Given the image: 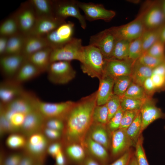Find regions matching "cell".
<instances>
[{
    "mask_svg": "<svg viewBox=\"0 0 165 165\" xmlns=\"http://www.w3.org/2000/svg\"><path fill=\"white\" fill-rule=\"evenodd\" d=\"M99 80V85L97 91V105L106 104L113 94L114 79L104 74Z\"/></svg>",
    "mask_w": 165,
    "mask_h": 165,
    "instance_id": "obj_22",
    "label": "cell"
},
{
    "mask_svg": "<svg viewBox=\"0 0 165 165\" xmlns=\"http://www.w3.org/2000/svg\"><path fill=\"white\" fill-rule=\"evenodd\" d=\"M143 53L141 36L131 41L129 47L128 59L137 61Z\"/></svg>",
    "mask_w": 165,
    "mask_h": 165,
    "instance_id": "obj_38",
    "label": "cell"
},
{
    "mask_svg": "<svg viewBox=\"0 0 165 165\" xmlns=\"http://www.w3.org/2000/svg\"><path fill=\"white\" fill-rule=\"evenodd\" d=\"M129 165H138L134 154H133L132 156Z\"/></svg>",
    "mask_w": 165,
    "mask_h": 165,
    "instance_id": "obj_60",
    "label": "cell"
},
{
    "mask_svg": "<svg viewBox=\"0 0 165 165\" xmlns=\"http://www.w3.org/2000/svg\"><path fill=\"white\" fill-rule=\"evenodd\" d=\"M152 70L140 64L137 60L134 64L130 75L133 82L142 86L145 80L150 77Z\"/></svg>",
    "mask_w": 165,
    "mask_h": 165,
    "instance_id": "obj_28",
    "label": "cell"
},
{
    "mask_svg": "<svg viewBox=\"0 0 165 165\" xmlns=\"http://www.w3.org/2000/svg\"><path fill=\"white\" fill-rule=\"evenodd\" d=\"M83 145L87 155L93 158L101 165L108 164L109 157L107 150L103 145L86 135Z\"/></svg>",
    "mask_w": 165,
    "mask_h": 165,
    "instance_id": "obj_20",
    "label": "cell"
},
{
    "mask_svg": "<svg viewBox=\"0 0 165 165\" xmlns=\"http://www.w3.org/2000/svg\"><path fill=\"white\" fill-rule=\"evenodd\" d=\"M97 91L75 103L64 120L61 141L63 146L72 143L83 144L93 123L94 109L97 105Z\"/></svg>",
    "mask_w": 165,
    "mask_h": 165,
    "instance_id": "obj_1",
    "label": "cell"
},
{
    "mask_svg": "<svg viewBox=\"0 0 165 165\" xmlns=\"http://www.w3.org/2000/svg\"><path fill=\"white\" fill-rule=\"evenodd\" d=\"M38 18L55 16L53 0H30Z\"/></svg>",
    "mask_w": 165,
    "mask_h": 165,
    "instance_id": "obj_29",
    "label": "cell"
},
{
    "mask_svg": "<svg viewBox=\"0 0 165 165\" xmlns=\"http://www.w3.org/2000/svg\"><path fill=\"white\" fill-rule=\"evenodd\" d=\"M124 112L120 107L117 112L107 123L106 127L110 134L119 129Z\"/></svg>",
    "mask_w": 165,
    "mask_h": 165,
    "instance_id": "obj_44",
    "label": "cell"
},
{
    "mask_svg": "<svg viewBox=\"0 0 165 165\" xmlns=\"http://www.w3.org/2000/svg\"><path fill=\"white\" fill-rule=\"evenodd\" d=\"M42 132L50 141L53 142L61 140L62 134V131L44 127Z\"/></svg>",
    "mask_w": 165,
    "mask_h": 165,
    "instance_id": "obj_48",
    "label": "cell"
},
{
    "mask_svg": "<svg viewBox=\"0 0 165 165\" xmlns=\"http://www.w3.org/2000/svg\"><path fill=\"white\" fill-rule=\"evenodd\" d=\"M36 165H43V163L40 162H38L36 164Z\"/></svg>",
    "mask_w": 165,
    "mask_h": 165,
    "instance_id": "obj_62",
    "label": "cell"
},
{
    "mask_svg": "<svg viewBox=\"0 0 165 165\" xmlns=\"http://www.w3.org/2000/svg\"><path fill=\"white\" fill-rule=\"evenodd\" d=\"M106 60L98 48L89 45L83 46L81 68L89 76L99 79L104 74Z\"/></svg>",
    "mask_w": 165,
    "mask_h": 165,
    "instance_id": "obj_2",
    "label": "cell"
},
{
    "mask_svg": "<svg viewBox=\"0 0 165 165\" xmlns=\"http://www.w3.org/2000/svg\"><path fill=\"white\" fill-rule=\"evenodd\" d=\"M50 143L42 131L33 134L27 138L24 153L43 163Z\"/></svg>",
    "mask_w": 165,
    "mask_h": 165,
    "instance_id": "obj_9",
    "label": "cell"
},
{
    "mask_svg": "<svg viewBox=\"0 0 165 165\" xmlns=\"http://www.w3.org/2000/svg\"><path fill=\"white\" fill-rule=\"evenodd\" d=\"M78 5L83 12L86 20L89 21L101 20L109 22L116 14L114 11L106 9L102 4L78 1Z\"/></svg>",
    "mask_w": 165,
    "mask_h": 165,
    "instance_id": "obj_12",
    "label": "cell"
},
{
    "mask_svg": "<svg viewBox=\"0 0 165 165\" xmlns=\"http://www.w3.org/2000/svg\"><path fill=\"white\" fill-rule=\"evenodd\" d=\"M150 77L156 89L161 88L165 85V76L152 73Z\"/></svg>",
    "mask_w": 165,
    "mask_h": 165,
    "instance_id": "obj_52",
    "label": "cell"
},
{
    "mask_svg": "<svg viewBox=\"0 0 165 165\" xmlns=\"http://www.w3.org/2000/svg\"><path fill=\"white\" fill-rule=\"evenodd\" d=\"M13 15L17 23L20 32L24 35H29L38 17L29 1L21 3Z\"/></svg>",
    "mask_w": 165,
    "mask_h": 165,
    "instance_id": "obj_6",
    "label": "cell"
},
{
    "mask_svg": "<svg viewBox=\"0 0 165 165\" xmlns=\"http://www.w3.org/2000/svg\"><path fill=\"white\" fill-rule=\"evenodd\" d=\"M83 47L82 40L74 37L64 45L53 49L50 56V63L60 61H71L73 60L81 62L83 57Z\"/></svg>",
    "mask_w": 165,
    "mask_h": 165,
    "instance_id": "obj_3",
    "label": "cell"
},
{
    "mask_svg": "<svg viewBox=\"0 0 165 165\" xmlns=\"http://www.w3.org/2000/svg\"><path fill=\"white\" fill-rule=\"evenodd\" d=\"M37 162L33 157L24 153L19 165H36Z\"/></svg>",
    "mask_w": 165,
    "mask_h": 165,
    "instance_id": "obj_54",
    "label": "cell"
},
{
    "mask_svg": "<svg viewBox=\"0 0 165 165\" xmlns=\"http://www.w3.org/2000/svg\"><path fill=\"white\" fill-rule=\"evenodd\" d=\"M143 138L141 134L135 145L136 150L134 155L138 165H149L143 147Z\"/></svg>",
    "mask_w": 165,
    "mask_h": 165,
    "instance_id": "obj_42",
    "label": "cell"
},
{
    "mask_svg": "<svg viewBox=\"0 0 165 165\" xmlns=\"http://www.w3.org/2000/svg\"><path fill=\"white\" fill-rule=\"evenodd\" d=\"M111 135V156L113 158L117 157L133 145H135L128 136L126 129H119L112 132Z\"/></svg>",
    "mask_w": 165,
    "mask_h": 165,
    "instance_id": "obj_15",
    "label": "cell"
},
{
    "mask_svg": "<svg viewBox=\"0 0 165 165\" xmlns=\"http://www.w3.org/2000/svg\"><path fill=\"white\" fill-rule=\"evenodd\" d=\"M53 49L48 47L31 55L27 60L42 72H46L50 63V58Z\"/></svg>",
    "mask_w": 165,
    "mask_h": 165,
    "instance_id": "obj_26",
    "label": "cell"
},
{
    "mask_svg": "<svg viewBox=\"0 0 165 165\" xmlns=\"http://www.w3.org/2000/svg\"><path fill=\"white\" fill-rule=\"evenodd\" d=\"M146 10V8H144L135 19L127 24L111 27L117 40L130 42L142 36L145 30L143 18Z\"/></svg>",
    "mask_w": 165,
    "mask_h": 165,
    "instance_id": "obj_5",
    "label": "cell"
},
{
    "mask_svg": "<svg viewBox=\"0 0 165 165\" xmlns=\"http://www.w3.org/2000/svg\"><path fill=\"white\" fill-rule=\"evenodd\" d=\"M130 42L123 39L117 40L109 59H128L129 47Z\"/></svg>",
    "mask_w": 165,
    "mask_h": 165,
    "instance_id": "obj_32",
    "label": "cell"
},
{
    "mask_svg": "<svg viewBox=\"0 0 165 165\" xmlns=\"http://www.w3.org/2000/svg\"><path fill=\"white\" fill-rule=\"evenodd\" d=\"M120 107L124 112L127 111L140 110L143 103L146 99L140 100L124 96L120 97Z\"/></svg>",
    "mask_w": 165,
    "mask_h": 165,
    "instance_id": "obj_37",
    "label": "cell"
},
{
    "mask_svg": "<svg viewBox=\"0 0 165 165\" xmlns=\"http://www.w3.org/2000/svg\"><path fill=\"white\" fill-rule=\"evenodd\" d=\"M142 119L140 110L138 113L135 119L126 129L127 133L130 138L136 145L141 134Z\"/></svg>",
    "mask_w": 165,
    "mask_h": 165,
    "instance_id": "obj_35",
    "label": "cell"
},
{
    "mask_svg": "<svg viewBox=\"0 0 165 165\" xmlns=\"http://www.w3.org/2000/svg\"><path fill=\"white\" fill-rule=\"evenodd\" d=\"M54 159H55L54 165H68V164L63 149L58 152Z\"/></svg>",
    "mask_w": 165,
    "mask_h": 165,
    "instance_id": "obj_53",
    "label": "cell"
},
{
    "mask_svg": "<svg viewBox=\"0 0 165 165\" xmlns=\"http://www.w3.org/2000/svg\"><path fill=\"white\" fill-rule=\"evenodd\" d=\"M42 73L36 67L27 59L13 79L22 85L23 83L38 77Z\"/></svg>",
    "mask_w": 165,
    "mask_h": 165,
    "instance_id": "obj_27",
    "label": "cell"
},
{
    "mask_svg": "<svg viewBox=\"0 0 165 165\" xmlns=\"http://www.w3.org/2000/svg\"><path fill=\"white\" fill-rule=\"evenodd\" d=\"M162 24L156 28L145 30L141 36L143 53L146 52L154 43L159 39Z\"/></svg>",
    "mask_w": 165,
    "mask_h": 165,
    "instance_id": "obj_31",
    "label": "cell"
},
{
    "mask_svg": "<svg viewBox=\"0 0 165 165\" xmlns=\"http://www.w3.org/2000/svg\"><path fill=\"white\" fill-rule=\"evenodd\" d=\"M74 24L71 21L63 23L46 35L45 37L49 46L53 49L60 47L74 37Z\"/></svg>",
    "mask_w": 165,
    "mask_h": 165,
    "instance_id": "obj_11",
    "label": "cell"
},
{
    "mask_svg": "<svg viewBox=\"0 0 165 165\" xmlns=\"http://www.w3.org/2000/svg\"><path fill=\"white\" fill-rule=\"evenodd\" d=\"M75 102L70 101L58 103L43 101L37 98V109L46 119L57 118L64 120Z\"/></svg>",
    "mask_w": 165,
    "mask_h": 165,
    "instance_id": "obj_7",
    "label": "cell"
},
{
    "mask_svg": "<svg viewBox=\"0 0 165 165\" xmlns=\"http://www.w3.org/2000/svg\"><path fill=\"white\" fill-rule=\"evenodd\" d=\"M143 87L148 95L150 94L153 92L156 89L151 77L148 78L145 80L143 83Z\"/></svg>",
    "mask_w": 165,
    "mask_h": 165,
    "instance_id": "obj_55",
    "label": "cell"
},
{
    "mask_svg": "<svg viewBox=\"0 0 165 165\" xmlns=\"http://www.w3.org/2000/svg\"><path fill=\"white\" fill-rule=\"evenodd\" d=\"M160 6L164 17V23H165V0L162 2Z\"/></svg>",
    "mask_w": 165,
    "mask_h": 165,
    "instance_id": "obj_61",
    "label": "cell"
},
{
    "mask_svg": "<svg viewBox=\"0 0 165 165\" xmlns=\"http://www.w3.org/2000/svg\"><path fill=\"white\" fill-rule=\"evenodd\" d=\"M133 155L132 152L128 151L111 163H108L105 165H129Z\"/></svg>",
    "mask_w": 165,
    "mask_h": 165,
    "instance_id": "obj_49",
    "label": "cell"
},
{
    "mask_svg": "<svg viewBox=\"0 0 165 165\" xmlns=\"http://www.w3.org/2000/svg\"><path fill=\"white\" fill-rule=\"evenodd\" d=\"M117 40L110 28L91 36L89 45L98 48L106 59H109Z\"/></svg>",
    "mask_w": 165,
    "mask_h": 165,
    "instance_id": "obj_10",
    "label": "cell"
},
{
    "mask_svg": "<svg viewBox=\"0 0 165 165\" xmlns=\"http://www.w3.org/2000/svg\"><path fill=\"white\" fill-rule=\"evenodd\" d=\"M64 153L69 164L72 165H83L87 154L81 144L72 143L63 146Z\"/></svg>",
    "mask_w": 165,
    "mask_h": 165,
    "instance_id": "obj_23",
    "label": "cell"
},
{
    "mask_svg": "<svg viewBox=\"0 0 165 165\" xmlns=\"http://www.w3.org/2000/svg\"><path fill=\"white\" fill-rule=\"evenodd\" d=\"M45 120L37 109L26 116L20 131L27 138L33 134L42 131Z\"/></svg>",
    "mask_w": 165,
    "mask_h": 165,
    "instance_id": "obj_16",
    "label": "cell"
},
{
    "mask_svg": "<svg viewBox=\"0 0 165 165\" xmlns=\"http://www.w3.org/2000/svg\"><path fill=\"white\" fill-rule=\"evenodd\" d=\"M25 91L22 85L13 79H6L0 85V104L6 105L21 95Z\"/></svg>",
    "mask_w": 165,
    "mask_h": 165,
    "instance_id": "obj_18",
    "label": "cell"
},
{
    "mask_svg": "<svg viewBox=\"0 0 165 165\" xmlns=\"http://www.w3.org/2000/svg\"><path fill=\"white\" fill-rule=\"evenodd\" d=\"M146 52L156 58H165V44L159 39L154 43Z\"/></svg>",
    "mask_w": 165,
    "mask_h": 165,
    "instance_id": "obj_43",
    "label": "cell"
},
{
    "mask_svg": "<svg viewBox=\"0 0 165 165\" xmlns=\"http://www.w3.org/2000/svg\"><path fill=\"white\" fill-rule=\"evenodd\" d=\"M63 145L61 141H54L49 145L47 153L54 158L58 152L63 149Z\"/></svg>",
    "mask_w": 165,
    "mask_h": 165,
    "instance_id": "obj_50",
    "label": "cell"
},
{
    "mask_svg": "<svg viewBox=\"0 0 165 165\" xmlns=\"http://www.w3.org/2000/svg\"><path fill=\"white\" fill-rule=\"evenodd\" d=\"M145 29L156 28L164 23L160 4L149 3L143 18Z\"/></svg>",
    "mask_w": 165,
    "mask_h": 165,
    "instance_id": "obj_21",
    "label": "cell"
},
{
    "mask_svg": "<svg viewBox=\"0 0 165 165\" xmlns=\"http://www.w3.org/2000/svg\"><path fill=\"white\" fill-rule=\"evenodd\" d=\"M9 37L0 36V55H4L7 47Z\"/></svg>",
    "mask_w": 165,
    "mask_h": 165,
    "instance_id": "obj_56",
    "label": "cell"
},
{
    "mask_svg": "<svg viewBox=\"0 0 165 165\" xmlns=\"http://www.w3.org/2000/svg\"><path fill=\"white\" fill-rule=\"evenodd\" d=\"M23 154L15 153L10 155L2 163V165H19Z\"/></svg>",
    "mask_w": 165,
    "mask_h": 165,
    "instance_id": "obj_51",
    "label": "cell"
},
{
    "mask_svg": "<svg viewBox=\"0 0 165 165\" xmlns=\"http://www.w3.org/2000/svg\"><path fill=\"white\" fill-rule=\"evenodd\" d=\"M135 62L129 59H106L104 74L114 79L121 76L130 75Z\"/></svg>",
    "mask_w": 165,
    "mask_h": 165,
    "instance_id": "obj_14",
    "label": "cell"
},
{
    "mask_svg": "<svg viewBox=\"0 0 165 165\" xmlns=\"http://www.w3.org/2000/svg\"><path fill=\"white\" fill-rule=\"evenodd\" d=\"M20 32L18 25L13 15L3 21L0 26V36L10 37Z\"/></svg>",
    "mask_w": 165,
    "mask_h": 165,
    "instance_id": "obj_33",
    "label": "cell"
},
{
    "mask_svg": "<svg viewBox=\"0 0 165 165\" xmlns=\"http://www.w3.org/2000/svg\"><path fill=\"white\" fill-rule=\"evenodd\" d=\"M152 73L158 74L165 76V60L152 69Z\"/></svg>",
    "mask_w": 165,
    "mask_h": 165,
    "instance_id": "obj_57",
    "label": "cell"
},
{
    "mask_svg": "<svg viewBox=\"0 0 165 165\" xmlns=\"http://www.w3.org/2000/svg\"><path fill=\"white\" fill-rule=\"evenodd\" d=\"M27 138L22 134L13 133L7 138L6 144L9 148L12 149L24 148Z\"/></svg>",
    "mask_w": 165,
    "mask_h": 165,
    "instance_id": "obj_39",
    "label": "cell"
},
{
    "mask_svg": "<svg viewBox=\"0 0 165 165\" xmlns=\"http://www.w3.org/2000/svg\"><path fill=\"white\" fill-rule=\"evenodd\" d=\"M27 59L22 54L1 56V71L6 79H13Z\"/></svg>",
    "mask_w": 165,
    "mask_h": 165,
    "instance_id": "obj_13",
    "label": "cell"
},
{
    "mask_svg": "<svg viewBox=\"0 0 165 165\" xmlns=\"http://www.w3.org/2000/svg\"><path fill=\"white\" fill-rule=\"evenodd\" d=\"M54 15L65 20L68 17L76 18L82 28L85 29L86 27V19L80 12L78 1L75 0H53Z\"/></svg>",
    "mask_w": 165,
    "mask_h": 165,
    "instance_id": "obj_8",
    "label": "cell"
},
{
    "mask_svg": "<svg viewBox=\"0 0 165 165\" xmlns=\"http://www.w3.org/2000/svg\"><path fill=\"white\" fill-rule=\"evenodd\" d=\"M25 36V35L19 32L9 37L4 55L22 54Z\"/></svg>",
    "mask_w": 165,
    "mask_h": 165,
    "instance_id": "obj_30",
    "label": "cell"
},
{
    "mask_svg": "<svg viewBox=\"0 0 165 165\" xmlns=\"http://www.w3.org/2000/svg\"><path fill=\"white\" fill-rule=\"evenodd\" d=\"M46 72L49 80L58 85L67 84L75 78L76 75L71 61H66L51 63Z\"/></svg>",
    "mask_w": 165,
    "mask_h": 165,
    "instance_id": "obj_4",
    "label": "cell"
},
{
    "mask_svg": "<svg viewBox=\"0 0 165 165\" xmlns=\"http://www.w3.org/2000/svg\"><path fill=\"white\" fill-rule=\"evenodd\" d=\"M165 60V58H156L149 55L146 52L143 53L137 60L140 64L152 70Z\"/></svg>",
    "mask_w": 165,
    "mask_h": 165,
    "instance_id": "obj_41",
    "label": "cell"
},
{
    "mask_svg": "<svg viewBox=\"0 0 165 165\" xmlns=\"http://www.w3.org/2000/svg\"><path fill=\"white\" fill-rule=\"evenodd\" d=\"M44 127L62 132L64 127V120L57 118L46 119Z\"/></svg>",
    "mask_w": 165,
    "mask_h": 165,
    "instance_id": "obj_47",
    "label": "cell"
},
{
    "mask_svg": "<svg viewBox=\"0 0 165 165\" xmlns=\"http://www.w3.org/2000/svg\"><path fill=\"white\" fill-rule=\"evenodd\" d=\"M108 117V112L106 104L96 105L93 112V122L106 125Z\"/></svg>",
    "mask_w": 165,
    "mask_h": 165,
    "instance_id": "obj_40",
    "label": "cell"
},
{
    "mask_svg": "<svg viewBox=\"0 0 165 165\" xmlns=\"http://www.w3.org/2000/svg\"><path fill=\"white\" fill-rule=\"evenodd\" d=\"M159 40L165 44V23L162 26Z\"/></svg>",
    "mask_w": 165,
    "mask_h": 165,
    "instance_id": "obj_59",
    "label": "cell"
},
{
    "mask_svg": "<svg viewBox=\"0 0 165 165\" xmlns=\"http://www.w3.org/2000/svg\"><path fill=\"white\" fill-rule=\"evenodd\" d=\"M106 105L108 112V123L120 107V97L113 94Z\"/></svg>",
    "mask_w": 165,
    "mask_h": 165,
    "instance_id": "obj_45",
    "label": "cell"
},
{
    "mask_svg": "<svg viewBox=\"0 0 165 165\" xmlns=\"http://www.w3.org/2000/svg\"><path fill=\"white\" fill-rule=\"evenodd\" d=\"M109 134L106 125L93 122L86 135L107 150L110 145Z\"/></svg>",
    "mask_w": 165,
    "mask_h": 165,
    "instance_id": "obj_24",
    "label": "cell"
},
{
    "mask_svg": "<svg viewBox=\"0 0 165 165\" xmlns=\"http://www.w3.org/2000/svg\"><path fill=\"white\" fill-rule=\"evenodd\" d=\"M50 47L45 37L25 35L22 54L26 58L42 49Z\"/></svg>",
    "mask_w": 165,
    "mask_h": 165,
    "instance_id": "obj_25",
    "label": "cell"
},
{
    "mask_svg": "<svg viewBox=\"0 0 165 165\" xmlns=\"http://www.w3.org/2000/svg\"><path fill=\"white\" fill-rule=\"evenodd\" d=\"M122 96L140 100L145 99L150 97L142 86L132 82Z\"/></svg>",
    "mask_w": 165,
    "mask_h": 165,
    "instance_id": "obj_36",
    "label": "cell"
},
{
    "mask_svg": "<svg viewBox=\"0 0 165 165\" xmlns=\"http://www.w3.org/2000/svg\"><path fill=\"white\" fill-rule=\"evenodd\" d=\"M66 22L65 20L55 16L38 18L35 26L29 35L45 37Z\"/></svg>",
    "mask_w": 165,
    "mask_h": 165,
    "instance_id": "obj_19",
    "label": "cell"
},
{
    "mask_svg": "<svg viewBox=\"0 0 165 165\" xmlns=\"http://www.w3.org/2000/svg\"><path fill=\"white\" fill-rule=\"evenodd\" d=\"M142 119L141 134L151 123L157 119L165 117L161 109L156 105L150 97L147 98L140 109Z\"/></svg>",
    "mask_w": 165,
    "mask_h": 165,
    "instance_id": "obj_17",
    "label": "cell"
},
{
    "mask_svg": "<svg viewBox=\"0 0 165 165\" xmlns=\"http://www.w3.org/2000/svg\"><path fill=\"white\" fill-rule=\"evenodd\" d=\"M83 165H101L97 161L87 155Z\"/></svg>",
    "mask_w": 165,
    "mask_h": 165,
    "instance_id": "obj_58",
    "label": "cell"
},
{
    "mask_svg": "<svg viewBox=\"0 0 165 165\" xmlns=\"http://www.w3.org/2000/svg\"><path fill=\"white\" fill-rule=\"evenodd\" d=\"M140 110L125 111L122 117L119 129H127L134 120Z\"/></svg>",
    "mask_w": 165,
    "mask_h": 165,
    "instance_id": "obj_46",
    "label": "cell"
},
{
    "mask_svg": "<svg viewBox=\"0 0 165 165\" xmlns=\"http://www.w3.org/2000/svg\"><path fill=\"white\" fill-rule=\"evenodd\" d=\"M132 82L130 75L121 76L114 79L113 94L119 97L123 96Z\"/></svg>",
    "mask_w": 165,
    "mask_h": 165,
    "instance_id": "obj_34",
    "label": "cell"
}]
</instances>
